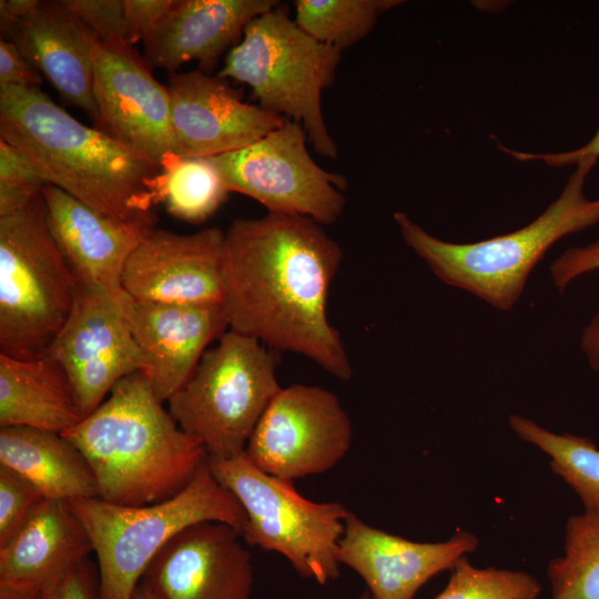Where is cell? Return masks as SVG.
Masks as SVG:
<instances>
[{"instance_id": "obj_1", "label": "cell", "mask_w": 599, "mask_h": 599, "mask_svg": "<svg viewBox=\"0 0 599 599\" xmlns=\"http://www.w3.org/2000/svg\"><path fill=\"white\" fill-rule=\"evenodd\" d=\"M342 258L338 243L311 217L267 212L234 220L224 246L229 329L349 380L347 351L326 312Z\"/></svg>"}, {"instance_id": "obj_2", "label": "cell", "mask_w": 599, "mask_h": 599, "mask_svg": "<svg viewBox=\"0 0 599 599\" xmlns=\"http://www.w3.org/2000/svg\"><path fill=\"white\" fill-rule=\"evenodd\" d=\"M0 139L48 184L108 217L155 225L161 166L89 128L40 88L0 87Z\"/></svg>"}, {"instance_id": "obj_3", "label": "cell", "mask_w": 599, "mask_h": 599, "mask_svg": "<svg viewBox=\"0 0 599 599\" xmlns=\"http://www.w3.org/2000/svg\"><path fill=\"white\" fill-rule=\"evenodd\" d=\"M62 435L88 460L99 498L121 506L177 495L207 459L203 444L180 428L141 370L122 378L93 413Z\"/></svg>"}, {"instance_id": "obj_4", "label": "cell", "mask_w": 599, "mask_h": 599, "mask_svg": "<svg viewBox=\"0 0 599 599\" xmlns=\"http://www.w3.org/2000/svg\"><path fill=\"white\" fill-rule=\"evenodd\" d=\"M595 158L577 162L560 195L529 224L484 241H443L407 214H394L405 243L444 283L474 294L495 308L510 311L530 272L559 240L599 222V199L585 194Z\"/></svg>"}, {"instance_id": "obj_5", "label": "cell", "mask_w": 599, "mask_h": 599, "mask_svg": "<svg viewBox=\"0 0 599 599\" xmlns=\"http://www.w3.org/2000/svg\"><path fill=\"white\" fill-rule=\"evenodd\" d=\"M85 528L98 560L101 599H133L150 562L194 524L225 522L242 534L246 515L212 474L207 459L177 495L150 505L121 506L100 498L68 500Z\"/></svg>"}, {"instance_id": "obj_6", "label": "cell", "mask_w": 599, "mask_h": 599, "mask_svg": "<svg viewBox=\"0 0 599 599\" xmlns=\"http://www.w3.org/2000/svg\"><path fill=\"white\" fill-rule=\"evenodd\" d=\"M341 53L307 34L277 7L245 27L216 75L247 84L260 106L302 124L314 149L336 159L322 93L334 82Z\"/></svg>"}, {"instance_id": "obj_7", "label": "cell", "mask_w": 599, "mask_h": 599, "mask_svg": "<svg viewBox=\"0 0 599 599\" xmlns=\"http://www.w3.org/2000/svg\"><path fill=\"white\" fill-rule=\"evenodd\" d=\"M78 282L47 224L42 192L0 217V354L45 356L73 307Z\"/></svg>"}, {"instance_id": "obj_8", "label": "cell", "mask_w": 599, "mask_h": 599, "mask_svg": "<svg viewBox=\"0 0 599 599\" xmlns=\"http://www.w3.org/2000/svg\"><path fill=\"white\" fill-rule=\"evenodd\" d=\"M274 352L227 329L167 399L173 419L203 444L209 458H232L245 451L260 418L282 388Z\"/></svg>"}, {"instance_id": "obj_9", "label": "cell", "mask_w": 599, "mask_h": 599, "mask_svg": "<svg viewBox=\"0 0 599 599\" xmlns=\"http://www.w3.org/2000/svg\"><path fill=\"white\" fill-rule=\"evenodd\" d=\"M207 464L245 511L241 537L246 544L282 555L301 576L321 585L338 577L337 551L349 512L343 505L303 497L293 481L262 471L244 453L207 457Z\"/></svg>"}, {"instance_id": "obj_10", "label": "cell", "mask_w": 599, "mask_h": 599, "mask_svg": "<svg viewBox=\"0 0 599 599\" xmlns=\"http://www.w3.org/2000/svg\"><path fill=\"white\" fill-rule=\"evenodd\" d=\"M302 124L285 120L258 141L211 156L230 193L264 205L270 213L303 215L322 225L343 213L347 180L317 165L309 155Z\"/></svg>"}, {"instance_id": "obj_11", "label": "cell", "mask_w": 599, "mask_h": 599, "mask_svg": "<svg viewBox=\"0 0 599 599\" xmlns=\"http://www.w3.org/2000/svg\"><path fill=\"white\" fill-rule=\"evenodd\" d=\"M352 439L349 416L334 393L293 384L272 399L244 454L262 471L293 481L335 467Z\"/></svg>"}, {"instance_id": "obj_12", "label": "cell", "mask_w": 599, "mask_h": 599, "mask_svg": "<svg viewBox=\"0 0 599 599\" xmlns=\"http://www.w3.org/2000/svg\"><path fill=\"white\" fill-rule=\"evenodd\" d=\"M91 58L94 128L160 166L180 155L169 89L133 45L91 34Z\"/></svg>"}, {"instance_id": "obj_13", "label": "cell", "mask_w": 599, "mask_h": 599, "mask_svg": "<svg viewBox=\"0 0 599 599\" xmlns=\"http://www.w3.org/2000/svg\"><path fill=\"white\" fill-rule=\"evenodd\" d=\"M129 295L78 285L71 313L47 355L64 369L83 417L93 413L124 377L143 372L133 337Z\"/></svg>"}, {"instance_id": "obj_14", "label": "cell", "mask_w": 599, "mask_h": 599, "mask_svg": "<svg viewBox=\"0 0 599 599\" xmlns=\"http://www.w3.org/2000/svg\"><path fill=\"white\" fill-rule=\"evenodd\" d=\"M225 232L181 234L152 229L130 255L122 287L132 298L169 304H223Z\"/></svg>"}, {"instance_id": "obj_15", "label": "cell", "mask_w": 599, "mask_h": 599, "mask_svg": "<svg viewBox=\"0 0 599 599\" xmlns=\"http://www.w3.org/2000/svg\"><path fill=\"white\" fill-rule=\"evenodd\" d=\"M232 526L206 520L186 527L156 554L141 581L154 599H250V551Z\"/></svg>"}, {"instance_id": "obj_16", "label": "cell", "mask_w": 599, "mask_h": 599, "mask_svg": "<svg viewBox=\"0 0 599 599\" xmlns=\"http://www.w3.org/2000/svg\"><path fill=\"white\" fill-rule=\"evenodd\" d=\"M172 128L179 154L211 158L243 149L285 118L242 100L225 79L200 69L170 77Z\"/></svg>"}, {"instance_id": "obj_17", "label": "cell", "mask_w": 599, "mask_h": 599, "mask_svg": "<svg viewBox=\"0 0 599 599\" xmlns=\"http://www.w3.org/2000/svg\"><path fill=\"white\" fill-rule=\"evenodd\" d=\"M478 538L457 530L439 542H417L374 528L348 512L337 560L356 571L373 599H413L435 575L476 550Z\"/></svg>"}, {"instance_id": "obj_18", "label": "cell", "mask_w": 599, "mask_h": 599, "mask_svg": "<svg viewBox=\"0 0 599 599\" xmlns=\"http://www.w3.org/2000/svg\"><path fill=\"white\" fill-rule=\"evenodd\" d=\"M128 318L160 400L184 385L207 346L229 328L223 304H169L129 296Z\"/></svg>"}, {"instance_id": "obj_19", "label": "cell", "mask_w": 599, "mask_h": 599, "mask_svg": "<svg viewBox=\"0 0 599 599\" xmlns=\"http://www.w3.org/2000/svg\"><path fill=\"white\" fill-rule=\"evenodd\" d=\"M41 192L48 227L78 285L111 293L124 291L125 264L155 226L102 215L51 184Z\"/></svg>"}, {"instance_id": "obj_20", "label": "cell", "mask_w": 599, "mask_h": 599, "mask_svg": "<svg viewBox=\"0 0 599 599\" xmlns=\"http://www.w3.org/2000/svg\"><path fill=\"white\" fill-rule=\"evenodd\" d=\"M280 7L276 0H179L142 41L150 68L171 75L189 62L209 73L238 43L256 17Z\"/></svg>"}, {"instance_id": "obj_21", "label": "cell", "mask_w": 599, "mask_h": 599, "mask_svg": "<svg viewBox=\"0 0 599 599\" xmlns=\"http://www.w3.org/2000/svg\"><path fill=\"white\" fill-rule=\"evenodd\" d=\"M92 551L67 501L41 498L0 544V587L35 592Z\"/></svg>"}, {"instance_id": "obj_22", "label": "cell", "mask_w": 599, "mask_h": 599, "mask_svg": "<svg viewBox=\"0 0 599 599\" xmlns=\"http://www.w3.org/2000/svg\"><path fill=\"white\" fill-rule=\"evenodd\" d=\"M8 41L68 103L95 119L91 32L64 0L40 1Z\"/></svg>"}, {"instance_id": "obj_23", "label": "cell", "mask_w": 599, "mask_h": 599, "mask_svg": "<svg viewBox=\"0 0 599 599\" xmlns=\"http://www.w3.org/2000/svg\"><path fill=\"white\" fill-rule=\"evenodd\" d=\"M83 418L68 375L51 356L17 359L0 354V427L63 434Z\"/></svg>"}, {"instance_id": "obj_24", "label": "cell", "mask_w": 599, "mask_h": 599, "mask_svg": "<svg viewBox=\"0 0 599 599\" xmlns=\"http://www.w3.org/2000/svg\"><path fill=\"white\" fill-rule=\"evenodd\" d=\"M0 465L28 479L43 498H99L88 460L60 433L26 426L0 427Z\"/></svg>"}, {"instance_id": "obj_25", "label": "cell", "mask_w": 599, "mask_h": 599, "mask_svg": "<svg viewBox=\"0 0 599 599\" xmlns=\"http://www.w3.org/2000/svg\"><path fill=\"white\" fill-rule=\"evenodd\" d=\"M230 191L210 158L173 155L161 164L155 205L173 217L193 224L207 221Z\"/></svg>"}, {"instance_id": "obj_26", "label": "cell", "mask_w": 599, "mask_h": 599, "mask_svg": "<svg viewBox=\"0 0 599 599\" xmlns=\"http://www.w3.org/2000/svg\"><path fill=\"white\" fill-rule=\"evenodd\" d=\"M510 428L524 441L550 457L551 470L579 496L585 510L599 512V449L590 439L552 433L534 420L510 415Z\"/></svg>"}, {"instance_id": "obj_27", "label": "cell", "mask_w": 599, "mask_h": 599, "mask_svg": "<svg viewBox=\"0 0 599 599\" xmlns=\"http://www.w3.org/2000/svg\"><path fill=\"white\" fill-rule=\"evenodd\" d=\"M551 599H599V512L566 522L564 554L547 567Z\"/></svg>"}, {"instance_id": "obj_28", "label": "cell", "mask_w": 599, "mask_h": 599, "mask_svg": "<svg viewBox=\"0 0 599 599\" xmlns=\"http://www.w3.org/2000/svg\"><path fill=\"white\" fill-rule=\"evenodd\" d=\"M399 0H296L295 22L317 41L344 49L374 29L379 16Z\"/></svg>"}, {"instance_id": "obj_29", "label": "cell", "mask_w": 599, "mask_h": 599, "mask_svg": "<svg viewBox=\"0 0 599 599\" xmlns=\"http://www.w3.org/2000/svg\"><path fill=\"white\" fill-rule=\"evenodd\" d=\"M541 591L540 582L528 572L475 567L465 556L435 599H538Z\"/></svg>"}, {"instance_id": "obj_30", "label": "cell", "mask_w": 599, "mask_h": 599, "mask_svg": "<svg viewBox=\"0 0 599 599\" xmlns=\"http://www.w3.org/2000/svg\"><path fill=\"white\" fill-rule=\"evenodd\" d=\"M595 271H599V237L586 246L566 250L550 265L554 284L560 292L575 278ZM581 348L590 367L599 372V312L582 333Z\"/></svg>"}, {"instance_id": "obj_31", "label": "cell", "mask_w": 599, "mask_h": 599, "mask_svg": "<svg viewBox=\"0 0 599 599\" xmlns=\"http://www.w3.org/2000/svg\"><path fill=\"white\" fill-rule=\"evenodd\" d=\"M42 497L14 470L0 465V544H2Z\"/></svg>"}, {"instance_id": "obj_32", "label": "cell", "mask_w": 599, "mask_h": 599, "mask_svg": "<svg viewBox=\"0 0 599 599\" xmlns=\"http://www.w3.org/2000/svg\"><path fill=\"white\" fill-rule=\"evenodd\" d=\"M64 1L93 37L102 41L126 43L124 0Z\"/></svg>"}, {"instance_id": "obj_33", "label": "cell", "mask_w": 599, "mask_h": 599, "mask_svg": "<svg viewBox=\"0 0 599 599\" xmlns=\"http://www.w3.org/2000/svg\"><path fill=\"white\" fill-rule=\"evenodd\" d=\"M33 599H101L98 570L85 558L43 585Z\"/></svg>"}, {"instance_id": "obj_34", "label": "cell", "mask_w": 599, "mask_h": 599, "mask_svg": "<svg viewBox=\"0 0 599 599\" xmlns=\"http://www.w3.org/2000/svg\"><path fill=\"white\" fill-rule=\"evenodd\" d=\"M175 0H124L128 44L143 41L173 7Z\"/></svg>"}, {"instance_id": "obj_35", "label": "cell", "mask_w": 599, "mask_h": 599, "mask_svg": "<svg viewBox=\"0 0 599 599\" xmlns=\"http://www.w3.org/2000/svg\"><path fill=\"white\" fill-rule=\"evenodd\" d=\"M0 182L41 191L48 184L17 148L0 139Z\"/></svg>"}, {"instance_id": "obj_36", "label": "cell", "mask_w": 599, "mask_h": 599, "mask_svg": "<svg viewBox=\"0 0 599 599\" xmlns=\"http://www.w3.org/2000/svg\"><path fill=\"white\" fill-rule=\"evenodd\" d=\"M41 73L23 57L18 47L0 40V87L40 88Z\"/></svg>"}, {"instance_id": "obj_37", "label": "cell", "mask_w": 599, "mask_h": 599, "mask_svg": "<svg viewBox=\"0 0 599 599\" xmlns=\"http://www.w3.org/2000/svg\"><path fill=\"white\" fill-rule=\"evenodd\" d=\"M499 149L518 161H542L548 166L561 167L576 164L585 158L599 159V128L596 134L582 146L559 153H528L514 151L499 145Z\"/></svg>"}, {"instance_id": "obj_38", "label": "cell", "mask_w": 599, "mask_h": 599, "mask_svg": "<svg viewBox=\"0 0 599 599\" xmlns=\"http://www.w3.org/2000/svg\"><path fill=\"white\" fill-rule=\"evenodd\" d=\"M39 0H1L0 31L1 39L9 40L19 26L38 7Z\"/></svg>"}, {"instance_id": "obj_39", "label": "cell", "mask_w": 599, "mask_h": 599, "mask_svg": "<svg viewBox=\"0 0 599 599\" xmlns=\"http://www.w3.org/2000/svg\"><path fill=\"white\" fill-rule=\"evenodd\" d=\"M41 191L0 182V217L22 211Z\"/></svg>"}, {"instance_id": "obj_40", "label": "cell", "mask_w": 599, "mask_h": 599, "mask_svg": "<svg viewBox=\"0 0 599 599\" xmlns=\"http://www.w3.org/2000/svg\"><path fill=\"white\" fill-rule=\"evenodd\" d=\"M35 592L0 587V599H33Z\"/></svg>"}, {"instance_id": "obj_41", "label": "cell", "mask_w": 599, "mask_h": 599, "mask_svg": "<svg viewBox=\"0 0 599 599\" xmlns=\"http://www.w3.org/2000/svg\"><path fill=\"white\" fill-rule=\"evenodd\" d=\"M133 599H154L153 596L151 595L149 588L146 587V585L143 582V581H140L135 592H134V597Z\"/></svg>"}, {"instance_id": "obj_42", "label": "cell", "mask_w": 599, "mask_h": 599, "mask_svg": "<svg viewBox=\"0 0 599 599\" xmlns=\"http://www.w3.org/2000/svg\"><path fill=\"white\" fill-rule=\"evenodd\" d=\"M359 599H373V598L369 595V592H365V593L362 595V597Z\"/></svg>"}]
</instances>
